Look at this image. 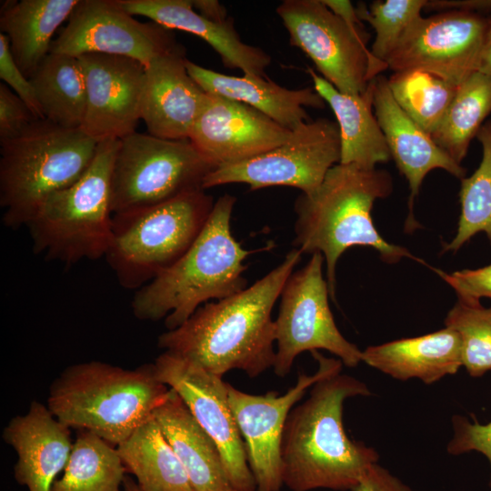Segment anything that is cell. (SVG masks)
Segmentation results:
<instances>
[{"label": "cell", "mask_w": 491, "mask_h": 491, "mask_svg": "<svg viewBox=\"0 0 491 491\" xmlns=\"http://www.w3.org/2000/svg\"><path fill=\"white\" fill-rule=\"evenodd\" d=\"M362 361L393 378H416L431 385L463 366L461 338L455 330L445 327L368 346L362 351Z\"/></svg>", "instance_id": "obj_24"}, {"label": "cell", "mask_w": 491, "mask_h": 491, "mask_svg": "<svg viewBox=\"0 0 491 491\" xmlns=\"http://www.w3.org/2000/svg\"><path fill=\"white\" fill-rule=\"evenodd\" d=\"M461 338L463 366L473 377L491 371V307L457 300L445 319Z\"/></svg>", "instance_id": "obj_34"}, {"label": "cell", "mask_w": 491, "mask_h": 491, "mask_svg": "<svg viewBox=\"0 0 491 491\" xmlns=\"http://www.w3.org/2000/svg\"><path fill=\"white\" fill-rule=\"evenodd\" d=\"M154 416L181 461L194 491H237L226 475L218 447L173 389Z\"/></svg>", "instance_id": "obj_25"}, {"label": "cell", "mask_w": 491, "mask_h": 491, "mask_svg": "<svg viewBox=\"0 0 491 491\" xmlns=\"http://www.w3.org/2000/svg\"><path fill=\"white\" fill-rule=\"evenodd\" d=\"M185 65L190 76L205 93L250 105L289 130L310 120L305 107L326 106L314 87L287 89L266 76L228 75L188 59Z\"/></svg>", "instance_id": "obj_23"}, {"label": "cell", "mask_w": 491, "mask_h": 491, "mask_svg": "<svg viewBox=\"0 0 491 491\" xmlns=\"http://www.w3.org/2000/svg\"><path fill=\"white\" fill-rule=\"evenodd\" d=\"M482 146V159L476 170L461 179V214L457 231L444 252L456 251L471 237L484 232L491 243V120L476 135Z\"/></svg>", "instance_id": "obj_33"}, {"label": "cell", "mask_w": 491, "mask_h": 491, "mask_svg": "<svg viewBox=\"0 0 491 491\" xmlns=\"http://www.w3.org/2000/svg\"><path fill=\"white\" fill-rule=\"evenodd\" d=\"M123 491H143L136 482L131 477L125 476L123 483Z\"/></svg>", "instance_id": "obj_45"}, {"label": "cell", "mask_w": 491, "mask_h": 491, "mask_svg": "<svg viewBox=\"0 0 491 491\" xmlns=\"http://www.w3.org/2000/svg\"><path fill=\"white\" fill-rule=\"evenodd\" d=\"M371 83L375 115L386 138L391 158L409 185V222H414V199L430 171L444 169L463 179L466 170L401 109L390 92L387 78L378 75Z\"/></svg>", "instance_id": "obj_20"}, {"label": "cell", "mask_w": 491, "mask_h": 491, "mask_svg": "<svg viewBox=\"0 0 491 491\" xmlns=\"http://www.w3.org/2000/svg\"><path fill=\"white\" fill-rule=\"evenodd\" d=\"M170 395L154 365L125 369L100 361L75 364L53 382L47 407L70 428L87 430L117 446Z\"/></svg>", "instance_id": "obj_5"}, {"label": "cell", "mask_w": 491, "mask_h": 491, "mask_svg": "<svg viewBox=\"0 0 491 491\" xmlns=\"http://www.w3.org/2000/svg\"><path fill=\"white\" fill-rule=\"evenodd\" d=\"M291 133L250 105L207 93L189 140L217 168L272 150Z\"/></svg>", "instance_id": "obj_18"}, {"label": "cell", "mask_w": 491, "mask_h": 491, "mask_svg": "<svg viewBox=\"0 0 491 491\" xmlns=\"http://www.w3.org/2000/svg\"><path fill=\"white\" fill-rule=\"evenodd\" d=\"M488 28L487 15L446 11L421 16L386 64L393 72L422 70L460 85L477 71Z\"/></svg>", "instance_id": "obj_14"}, {"label": "cell", "mask_w": 491, "mask_h": 491, "mask_svg": "<svg viewBox=\"0 0 491 491\" xmlns=\"http://www.w3.org/2000/svg\"><path fill=\"white\" fill-rule=\"evenodd\" d=\"M301 256L294 248L251 286L201 306L183 325L162 333L158 346L221 377L235 369L260 376L276 357L273 307Z\"/></svg>", "instance_id": "obj_1"}, {"label": "cell", "mask_w": 491, "mask_h": 491, "mask_svg": "<svg viewBox=\"0 0 491 491\" xmlns=\"http://www.w3.org/2000/svg\"><path fill=\"white\" fill-rule=\"evenodd\" d=\"M359 379L336 373L317 381L286 419L281 443L283 484L293 491L354 490L376 464L377 452L348 437L343 425L346 399L369 396Z\"/></svg>", "instance_id": "obj_2"}, {"label": "cell", "mask_w": 491, "mask_h": 491, "mask_svg": "<svg viewBox=\"0 0 491 491\" xmlns=\"http://www.w3.org/2000/svg\"><path fill=\"white\" fill-rule=\"evenodd\" d=\"M116 448L126 471L135 476L143 491H194L154 414Z\"/></svg>", "instance_id": "obj_28"}, {"label": "cell", "mask_w": 491, "mask_h": 491, "mask_svg": "<svg viewBox=\"0 0 491 491\" xmlns=\"http://www.w3.org/2000/svg\"><path fill=\"white\" fill-rule=\"evenodd\" d=\"M119 142H98L85 174L44 201L26 225L34 253L65 265L105 256L112 239L111 176Z\"/></svg>", "instance_id": "obj_7"}, {"label": "cell", "mask_w": 491, "mask_h": 491, "mask_svg": "<svg viewBox=\"0 0 491 491\" xmlns=\"http://www.w3.org/2000/svg\"><path fill=\"white\" fill-rule=\"evenodd\" d=\"M177 45L169 29L136 20L117 0H79L49 53L75 57L121 55L146 67L155 57Z\"/></svg>", "instance_id": "obj_16"}, {"label": "cell", "mask_w": 491, "mask_h": 491, "mask_svg": "<svg viewBox=\"0 0 491 491\" xmlns=\"http://www.w3.org/2000/svg\"><path fill=\"white\" fill-rule=\"evenodd\" d=\"M336 15L351 26H363L356 8L347 0H322Z\"/></svg>", "instance_id": "obj_42"}, {"label": "cell", "mask_w": 491, "mask_h": 491, "mask_svg": "<svg viewBox=\"0 0 491 491\" xmlns=\"http://www.w3.org/2000/svg\"><path fill=\"white\" fill-rule=\"evenodd\" d=\"M181 45L155 57L145 67L141 119L151 135L189 139L207 97L187 72Z\"/></svg>", "instance_id": "obj_19"}, {"label": "cell", "mask_w": 491, "mask_h": 491, "mask_svg": "<svg viewBox=\"0 0 491 491\" xmlns=\"http://www.w3.org/2000/svg\"><path fill=\"white\" fill-rule=\"evenodd\" d=\"M35 116L25 103L5 84H0V142L24 132Z\"/></svg>", "instance_id": "obj_39"}, {"label": "cell", "mask_w": 491, "mask_h": 491, "mask_svg": "<svg viewBox=\"0 0 491 491\" xmlns=\"http://www.w3.org/2000/svg\"><path fill=\"white\" fill-rule=\"evenodd\" d=\"M401 109L431 135L444 117L458 85L422 70L394 72L387 78Z\"/></svg>", "instance_id": "obj_32"}, {"label": "cell", "mask_w": 491, "mask_h": 491, "mask_svg": "<svg viewBox=\"0 0 491 491\" xmlns=\"http://www.w3.org/2000/svg\"><path fill=\"white\" fill-rule=\"evenodd\" d=\"M353 491H412L378 463L374 464Z\"/></svg>", "instance_id": "obj_40"}, {"label": "cell", "mask_w": 491, "mask_h": 491, "mask_svg": "<svg viewBox=\"0 0 491 491\" xmlns=\"http://www.w3.org/2000/svg\"><path fill=\"white\" fill-rule=\"evenodd\" d=\"M29 79L44 119L65 128L82 127L86 86L78 57L49 53Z\"/></svg>", "instance_id": "obj_29"}, {"label": "cell", "mask_w": 491, "mask_h": 491, "mask_svg": "<svg viewBox=\"0 0 491 491\" xmlns=\"http://www.w3.org/2000/svg\"><path fill=\"white\" fill-rule=\"evenodd\" d=\"M453 438L447 446L451 455H461L476 451L484 455L489 462L491 469V422L480 424L476 419L471 422L462 416L452 418ZM489 486H491V473Z\"/></svg>", "instance_id": "obj_36"}, {"label": "cell", "mask_w": 491, "mask_h": 491, "mask_svg": "<svg viewBox=\"0 0 491 491\" xmlns=\"http://www.w3.org/2000/svg\"><path fill=\"white\" fill-rule=\"evenodd\" d=\"M324 256L311 255L305 266L287 278L281 295L276 325L275 374L285 377L305 351L324 349L346 366L362 361V351L338 330L329 307V289L323 275Z\"/></svg>", "instance_id": "obj_11"}, {"label": "cell", "mask_w": 491, "mask_h": 491, "mask_svg": "<svg viewBox=\"0 0 491 491\" xmlns=\"http://www.w3.org/2000/svg\"><path fill=\"white\" fill-rule=\"evenodd\" d=\"M125 472L115 446L79 430L63 476L50 491H121Z\"/></svg>", "instance_id": "obj_31"}, {"label": "cell", "mask_w": 491, "mask_h": 491, "mask_svg": "<svg viewBox=\"0 0 491 491\" xmlns=\"http://www.w3.org/2000/svg\"><path fill=\"white\" fill-rule=\"evenodd\" d=\"M154 368L160 381L183 400L219 449L226 475L237 491H256L244 442L228 402V383L221 376L164 351Z\"/></svg>", "instance_id": "obj_15"}, {"label": "cell", "mask_w": 491, "mask_h": 491, "mask_svg": "<svg viewBox=\"0 0 491 491\" xmlns=\"http://www.w3.org/2000/svg\"><path fill=\"white\" fill-rule=\"evenodd\" d=\"M393 180L386 170L336 164L318 189L295 201L296 248L321 253L326 266L329 294L336 297V267L343 253L356 246L373 247L387 263L415 258L407 249L386 242L374 225L371 211L376 199L389 195Z\"/></svg>", "instance_id": "obj_3"}, {"label": "cell", "mask_w": 491, "mask_h": 491, "mask_svg": "<svg viewBox=\"0 0 491 491\" xmlns=\"http://www.w3.org/2000/svg\"><path fill=\"white\" fill-rule=\"evenodd\" d=\"M426 0H377L368 8L359 5V18L370 24L376 33L370 52L380 63L386 61L407 30L422 16ZM387 66V65H386Z\"/></svg>", "instance_id": "obj_35"}, {"label": "cell", "mask_w": 491, "mask_h": 491, "mask_svg": "<svg viewBox=\"0 0 491 491\" xmlns=\"http://www.w3.org/2000/svg\"><path fill=\"white\" fill-rule=\"evenodd\" d=\"M0 78L25 103L36 119H44L30 79L20 70L9 48L8 39L0 33Z\"/></svg>", "instance_id": "obj_38"}, {"label": "cell", "mask_w": 491, "mask_h": 491, "mask_svg": "<svg viewBox=\"0 0 491 491\" xmlns=\"http://www.w3.org/2000/svg\"><path fill=\"white\" fill-rule=\"evenodd\" d=\"M290 44L302 50L339 92L362 95L387 66L366 46L364 26H351L322 0H284L276 7Z\"/></svg>", "instance_id": "obj_10"}, {"label": "cell", "mask_w": 491, "mask_h": 491, "mask_svg": "<svg viewBox=\"0 0 491 491\" xmlns=\"http://www.w3.org/2000/svg\"><path fill=\"white\" fill-rule=\"evenodd\" d=\"M97 144L81 128L35 119L16 137L0 142L3 224L27 225L52 194L75 183L92 163Z\"/></svg>", "instance_id": "obj_6"}, {"label": "cell", "mask_w": 491, "mask_h": 491, "mask_svg": "<svg viewBox=\"0 0 491 491\" xmlns=\"http://www.w3.org/2000/svg\"><path fill=\"white\" fill-rule=\"evenodd\" d=\"M192 5L198 14L209 20L221 23L229 18L225 7L216 0H192Z\"/></svg>", "instance_id": "obj_43"}, {"label": "cell", "mask_w": 491, "mask_h": 491, "mask_svg": "<svg viewBox=\"0 0 491 491\" xmlns=\"http://www.w3.org/2000/svg\"><path fill=\"white\" fill-rule=\"evenodd\" d=\"M236 198L225 194L214 204L203 229L171 266L136 290L131 302L140 320L165 318L167 330L183 325L209 300H221L247 286L244 261L253 252L245 249L231 231Z\"/></svg>", "instance_id": "obj_4"}, {"label": "cell", "mask_w": 491, "mask_h": 491, "mask_svg": "<svg viewBox=\"0 0 491 491\" xmlns=\"http://www.w3.org/2000/svg\"><path fill=\"white\" fill-rule=\"evenodd\" d=\"M3 438L17 455L15 480L29 491H50L71 454L70 427L47 406L33 401L26 414L9 421Z\"/></svg>", "instance_id": "obj_21"}, {"label": "cell", "mask_w": 491, "mask_h": 491, "mask_svg": "<svg viewBox=\"0 0 491 491\" xmlns=\"http://www.w3.org/2000/svg\"><path fill=\"white\" fill-rule=\"evenodd\" d=\"M315 90L331 107L340 135V164L374 169L390 160L386 138L376 120L372 102V83L362 95L339 92L328 81L308 68Z\"/></svg>", "instance_id": "obj_26"}, {"label": "cell", "mask_w": 491, "mask_h": 491, "mask_svg": "<svg viewBox=\"0 0 491 491\" xmlns=\"http://www.w3.org/2000/svg\"><path fill=\"white\" fill-rule=\"evenodd\" d=\"M488 28L477 71L491 76V12L487 15Z\"/></svg>", "instance_id": "obj_44"}, {"label": "cell", "mask_w": 491, "mask_h": 491, "mask_svg": "<svg viewBox=\"0 0 491 491\" xmlns=\"http://www.w3.org/2000/svg\"><path fill=\"white\" fill-rule=\"evenodd\" d=\"M132 15L149 18L169 30L178 29L197 35L221 57L225 66L246 75L266 76L271 57L261 48L242 41L234 20L215 22L198 14L192 0H117Z\"/></svg>", "instance_id": "obj_22"}, {"label": "cell", "mask_w": 491, "mask_h": 491, "mask_svg": "<svg viewBox=\"0 0 491 491\" xmlns=\"http://www.w3.org/2000/svg\"><path fill=\"white\" fill-rule=\"evenodd\" d=\"M214 200L204 189L143 209L113 215L105 256L118 283L140 289L176 262L205 225Z\"/></svg>", "instance_id": "obj_8"}, {"label": "cell", "mask_w": 491, "mask_h": 491, "mask_svg": "<svg viewBox=\"0 0 491 491\" xmlns=\"http://www.w3.org/2000/svg\"><path fill=\"white\" fill-rule=\"evenodd\" d=\"M435 271L456 291L458 300L476 304L484 297L491 299V264L451 274L438 269Z\"/></svg>", "instance_id": "obj_37"}, {"label": "cell", "mask_w": 491, "mask_h": 491, "mask_svg": "<svg viewBox=\"0 0 491 491\" xmlns=\"http://www.w3.org/2000/svg\"><path fill=\"white\" fill-rule=\"evenodd\" d=\"M318 364L313 375L301 373L296 383L284 395L268 391L252 395L228 383L230 409L241 434L256 491H279L282 478L281 443L286 419L293 406L317 381L341 373L340 359L311 352Z\"/></svg>", "instance_id": "obj_13"}, {"label": "cell", "mask_w": 491, "mask_h": 491, "mask_svg": "<svg viewBox=\"0 0 491 491\" xmlns=\"http://www.w3.org/2000/svg\"><path fill=\"white\" fill-rule=\"evenodd\" d=\"M86 86L81 129L96 142L121 140L141 119L145 66L133 58L85 54L78 57Z\"/></svg>", "instance_id": "obj_17"}, {"label": "cell", "mask_w": 491, "mask_h": 491, "mask_svg": "<svg viewBox=\"0 0 491 491\" xmlns=\"http://www.w3.org/2000/svg\"><path fill=\"white\" fill-rule=\"evenodd\" d=\"M424 10L436 11H466L488 15L491 12V0H426Z\"/></svg>", "instance_id": "obj_41"}, {"label": "cell", "mask_w": 491, "mask_h": 491, "mask_svg": "<svg viewBox=\"0 0 491 491\" xmlns=\"http://www.w3.org/2000/svg\"><path fill=\"white\" fill-rule=\"evenodd\" d=\"M79 0L6 1L0 13L1 33L27 78L47 56L57 28L69 18Z\"/></svg>", "instance_id": "obj_27"}, {"label": "cell", "mask_w": 491, "mask_h": 491, "mask_svg": "<svg viewBox=\"0 0 491 491\" xmlns=\"http://www.w3.org/2000/svg\"><path fill=\"white\" fill-rule=\"evenodd\" d=\"M491 113V76L479 71L460 85L444 117L431 134L435 143L461 164L470 142Z\"/></svg>", "instance_id": "obj_30"}, {"label": "cell", "mask_w": 491, "mask_h": 491, "mask_svg": "<svg viewBox=\"0 0 491 491\" xmlns=\"http://www.w3.org/2000/svg\"><path fill=\"white\" fill-rule=\"evenodd\" d=\"M215 168L189 139H164L135 131L120 140L114 161L113 215L204 189L205 178Z\"/></svg>", "instance_id": "obj_9"}, {"label": "cell", "mask_w": 491, "mask_h": 491, "mask_svg": "<svg viewBox=\"0 0 491 491\" xmlns=\"http://www.w3.org/2000/svg\"><path fill=\"white\" fill-rule=\"evenodd\" d=\"M338 163V125L331 119L320 117L299 125L286 142L272 150L215 168L205 178L203 188L245 183L251 191L290 186L311 195L318 189L329 169Z\"/></svg>", "instance_id": "obj_12"}]
</instances>
